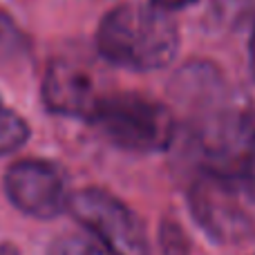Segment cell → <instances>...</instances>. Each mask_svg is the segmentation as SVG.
Here are the masks:
<instances>
[{"instance_id": "cell-1", "label": "cell", "mask_w": 255, "mask_h": 255, "mask_svg": "<svg viewBox=\"0 0 255 255\" xmlns=\"http://www.w3.org/2000/svg\"><path fill=\"white\" fill-rule=\"evenodd\" d=\"M97 45L101 56L130 70H159L175 58L179 31L166 11L152 4H121L99 25Z\"/></svg>"}, {"instance_id": "cell-2", "label": "cell", "mask_w": 255, "mask_h": 255, "mask_svg": "<svg viewBox=\"0 0 255 255\" xmlns=\"http://www.w3.org/2000/svg\"><path fill=\"white\" fill-rule=\"evenodd\" d=\"M204 175L242 190H255V110H226L211 117L197 132Z\"/></svg>"}, {"instance_id": "cell-3", "label": "cell", "mask_w": 255, "mask_h": 255, "mask_svg": "<svg viewBox=\"0 0 255 255\" xmlns=\"http://www.w3.org/2000/svg\"><path fill=\"white\" fill-rule=\"evenodd\" d=\"M115 145L132 152H161L175 139V119L163 103L139 94H108L90 119Z\"/></svg>"}, {"instance_id": "cell-4", "label": "cell", "mask_w": 255, "mask_h": 255, "mask_svg": "<svg viewBox=\"0 0 255 255\" xmlns=\"http://www.w3.org/2000/svg\"><path fill=\"white\" fill-rule=\"evenodd\" d=\"M67 211L92 233L110 255H150L143 222L130 206L103 188H83L70 195Z\"/></svg>"}, {"instance_id": "cell-5", "label": "cell", "mask_w": 255, "mask_h": 255, "mask_svg": "<svg viewBox=\"0 0 255 255\" xmlns=\"http://www.w3.org/2000/svg\"><path fill=\"white\" fill-rule=\"evenodd\" d=\"M247 190L226 184L211 175H202L188 193L190 213L199 229L222 244H238L255 238V217L244 206Z\"/></svg>"}, {"instance_id": "cell-6", "label": "cell", "mask_w": 255, "mask_h": 255, "mask_svg": "<svg viewBox=\"0 0 255 255\" xmlns=\"http://www.w3.org/2000/svg\"><path fill=\"white\" fill-rule=\"evenodd\" d=\"M4 193L18 211L38 220H52L67 211L72 195L61 168L43 159H22L9 166Z\"/></svg>"}, {"instance_id": "cell-7", "label": "cell", "mask_w": 255, "mask_h": 255, "mask_svg": "<svg viewBox=\"0 0 255 255\" xmlns=\"http://www.w3.org/2000/svg\"><path fill=\"white\" fill-rule=\"evenodd\" d=\"M99 99L92 74L85 67L72 61H58L49 67L45 79V101L49 110L90 119Z\"/></svg>"}, {"instance_id": "cell-8", "label": "cell", "mask_w": 255, "mask_h": 255, "mask_svg": "<svg viewBox=\"0 0 255 255\" xmlns=\"http://www.w3.org/2000/svg\"><path fill=\"white\" fill-rule=\"evenodd\" d=\"M29 136V128L20 115L7 108L0 99V154H9L18 150Z\"/></svg>"}, {"instance_id": "cell-9", "label": "cell", "mask_w": 255, "mask_h": 255, "mask_svg": "<svg viewBox=\"0 0 255 255\" xmlns=\"http://www.w3.org/2000/svg\"><path fill=\"white\" fill-rule=\"evenodd\" d=\"M161 247L166 255H188V244L179 226L163 224L161 229Z\"/></svg>"}, {"instance_id": "cell-10", "label": "cell", "mask_w": 255, "mask_h": 255, "mask_svg": "<svg viewBox=\"0 0 255 255\" xmlns=\"http://www.w3.org/2000/svg\"><path fill=\"white\" fill-rule=\"evenodd\" d=\"M58 255H106L97 244L85 242V240H70L63 244Z\"/></svg>"}, {"instance_id": "cell-11", "label": "cell", "mask_w": 255, "mask_h": 255, "mask_svg": "<svg viewBox=\"0 0 255 255\" xmlns=\"http://www.w3.org/2000/svg\"><path fill=\"white\" fill-rule=\"evenodd\" d=\"M195 2H197V0H150V4L161 9V11H168V9H184Z\"/></svg>"}, {"instance_id": "cell-12", "label": "cell", "mask_w": 255, "mask_h": 255, "mask_svg": "<svg viewBox=\"0 0 255 255\" xmlns=\"http://www.w3.org/2000/svg\"><path fill=\"white\" fill-rule=\"evenodd\" d=\"M251 72H253V79H255V29L251 36Z\"/></svg>"}, {"instance_id": "cell-13", "label": "cell", "mask_w": 255, "mask_h": 255, "mask_svg": "<svg viewBox=\"0 0 255 255\" xmlns=\"http://www.w3.org/2000/svg\"><path fill=\"white\" fill-rule=\"evenodd\" d=\"M0 255H18V251L11 244H0Z\"/></svg>"}]
</instances>
